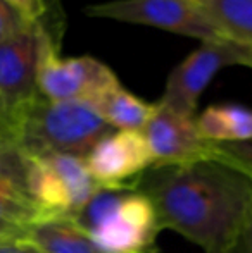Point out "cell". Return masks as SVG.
I'll return each instance as SVG.
<instances>
[{
  "instance_id": "obj_1",
  "label": "cell",
  "mask_w": 252,
  "mask_h": 253,
  "mask_svg": "<svg viewBox=\"0 0 252 253\" xmlns=\"http://www.w3.org/2000/svg\"><path fill=\"white\" fill-rule=\"evenodd\" d=\"M131 186L152 203L159 229L205 253H232L252 219V181L218 159L152 166Z\"/></svg>"
},
{
  "instance_id": "obj_2",
  "label": "cell",
  "mask_w": 252,
  "mask_h": 253,
  "mask_svg": "<svg viewBox=\"0 0 252 253\" xmlns=\"http://www.w3.org/2000/svg\"><path fill=\"white\" fill-rule=\"evenodd\" d=\"M112 131L88 102H50L42 95L10 121L14 145L28 155L64 153L85 159Z\"/></svg>"
},
{
  "instance_id": "obj_3",
  "label": "cell",
  "mask_w": 252,
  "mask_h": 253,
  "mask_svg": "<svg viewBox=\"0 0 252 253\" xmlns=\"http://www.w3.org/2000/svg\"><path fill=\"white\" fill-rule=\"evenodd\" d=\"M73 220L102 253H159L152 203L133 186H101Z\"/></svg>"
},
{
  "instance_id": "obj_4",
  "label": "cell",
  "mask_w": 252,
  "mask_h": 253,
  "mask_svg": "<svg viewBox=\"0 0 252 253\" xmlns=\"http://www.w3.org/2000/svg\"><path fill=\"white\" fill-rule=\"evenodd\" d=\"M24 184L30 200L40 212V219H73L74 213L101 188L81 157L64 153H24Z\"/></svg>"
},
{
  "instance_id": "obj_5",
  "label": "cell",
  "mask_w": 252,
  "mask_h": 253,
  "mask_svg": "<svg viewBox=\"0 0 252 253\" xmlns=\"http://www.w3.org/2000/svg\"><path fill=\"white\" fill-rule=\"evenodd\" d=\"M228 66L252 67V47L226 38L201 42V47L171 71L159 103L183 116L195 117L201 95L219 69Z\"/></svg>"
},
{
  "instance_id": "obj_6",
  "label": "cell",
  "mask_w": 252,
  "mask_h": 253,
  "mask_svg": "<svg viewBox=\"0 0 252 253\" xmlns=\"http://www.w3.org/2000/svg\"><path fill=\"white\" fill-rule=\"evenodd\" d=\"M47 37L40 23H30L0 43V116L9 129L10 121L40 95L37 78Z\"/></svg>"
},
{
  "instance_id": "obj_7",
  "label": "cell",
  "mask_w": 252,
  "mask_h": 253,
  "mask_svg": "<svg viewBox=\"0 0 252 253\" xmlns=\"http://www.w3.org/2000/svg\"><path fill=\"white\" fill-rule=\"evenodd\" d=\"M116 74L94 57H67L45 38L38 66V93L50 102H92L102 91L118 84Z\"/></svg>"
},
{
  "instance_id": "obj_8",
  "label": "cell",
  "mask_w": 252,
  "mask_h": 253,
  "mask_svg": "<svg viewBox=\"0 0 252 253\" xmlns=\"http://www.w3.org/2000/svg\"><path fill=\"white\" fill-rule=\"evenodd\" d=\"M87 14L101 19L159 28L201 42L223 38L192 0H109L90 5Z\"/></svg>"
},
{
  "instance_id": "obj_9",
  "label": "cell",
  "mask_w": 252,
  "mask_h": 253,
  "mask_svg": "<svg viewBox=\"0 0 252 253\" xmlns=\"http://www.w3.org/2000/svg\"><path fill=\"white\" fill-rule=\"evenodd\" d=\"M140 133L149 145L154 166L214 159V143L199 134L195 117L183 116L159 102Z\"/></svg>"
},
{
  "instance_id": "obj_10",
  "label": "cell",
  "mask_w": 252,
  "mask_h": 253,
  "mask_svg": "<svg viewBox=\"0 0 252 253\" xmlns=\"http://www.w3.org/2000/svg\"><path fill=\"white\" fill-rule=\"evenodd\" d=\"M85 162L99 186H130L142 172L154 166L140 131L114 129L90 150Z\"/></svg>"
},
{
  "instance_id": "obj_11",
  "label": "cell",
  "mask_w": 252,
  "mask_h": 253,
  "mask_svg": "<svg viewBox=\"0 0 252 253\" xmlns=\"http://www.w3.org/2000/svg\"><path fill=\"white\" fill-rule=\"evenodd\" d=\"M88 103L105 124L118 131H142L155 109V103L135 97L119 83Z\"/></svg>"
},
{
  "instance_id": "obj_12",
  "label": "cell",
  "mask_w": 252,
  "mask_h": 253,
  "mask_svg": "<svg viewBox=\"0 0 252 253\" xmlns=\"http://www.w3.org/2000/svg\"><path fill=\"white\" fill-rule=\"evenodd\" d=\"M26 238L44 253H102L94 240L67 217L35 220L28 227Z\"/></svg>"
},
{
  "instance_id": "obj_13",
  "label": "cell",
  "mask_w": 252,
  "mask_h": 253,
  "mask_svg": "<svg viewBox=\"0 0 252 253\" xmlns=\"http://www.w3.org/2000/svg\"><path fill=\"white\" fill-rule=\"evenodd\" d=\"M199 134L211 143H240L252 140V109L242 105H211L195 116Z\"/></svg>"
},
{
  "instance_id": "obj_14",
  "label": "cell",
  "mask_w": 252,
  "mask_h": 253,
  "mask_svg": "<svg viewBox=\"0 0 252 253\" xmlns=\"http://www.w3.org/2000/svg\"><path fill=\"white\" fill-rule=\"evenodd\" d=\"M223 38L252 47V0H192Z\"/></svg>"
},
{
  "instance_id": "obj_15",
  "label": "cell",
  "mask_w": 252,
  "mask_h": 253,
  "mask_svg": "<svg viewBox=\"0 0 252 253\" xmlns=\"http://www.w3.org/2000/svg\"><path fill=\"white\" fill-rule=\"evenodd\" d=\"M214 159L242 170L252 181V140L240 143H214Z\"/></svg>"
},
{
  "instance_id": "obj_16",
  "label": "cell",
  "mask_w": 252,
  "mask_h": 253,
  "mask_svg": "<svg viewBox=\"0 0 252 253\" xmlns=\"http://www.w3.org/2000/svg\"><path fill=\"white\" fill-rule=\"evenodd\" d=\"M28 24H30V21L24 19L9 3L0 0V43L5 42L7 38H10L12 35L19 33Z\"/></svg>"
},
{
  "instance_id": "obj_17",
  "label": "cell",
  "mask_w": 252,
  "mask_h": 253,
  "mask_svg": "<svg viewBox=\"0 0 252 253\" xmlns=\"http://www.w3.org/2000/svg\"><path fill=\"white\" fill-rule=\"evenodd\" d=\"M3 2L9 3L14 10H17L30 23H38V19L45 12L44 0H3Z\"/></svg>"
},
{
  "instance_id": "obj_18",
  "label": "cell",
  "mask_w": 252,
  "mask_h": 253,
  "mask_svg": "<svg viewBox=\"0 0 252 253\" xmlns=\"http://www.w3.org/2000/svg\"><path fill=\"white\" fill-rule=\"evenodd\" d=\"M0 253H44L28 238L0 240Z\"/></svg>"
},
{
  "instance_id": "obj_19",
  "label": "cell",
  "mask_w": 252,
  "mask_h": 253,
  "mask_svg": "<svg viewBox=\"0 0 252 253\" xmlns=\"http://www.w3.org/2000/svg\"><path fill=\"white\" fill-rule=\"evenodd\" d=\"M28 227L16 224L12 220H7L0 217V240H9V238H26Z\"/></svg>"
},
{
  "instance_id": "obj_20",
  "label": "cell",
  "mask_w": 252,
  "mask_h": 253,
  "mask_svg": "<svg viewBox=\"0 0 252 253\" xmlns=\"http://www.w3.org/2000/svg\"><path fill=\"white\" fill-rule=\"evenodd\" d=\"M232 253H252V219L246 226V229L242 231Z\"/></svg>"
},
{
  "instance_id": "obj_21",
  "label": "cell",
  "mask_w": 252,
  "mask_h": 253,
  "mask_svg": "<svg viewBox=\"0 0 252 253\" xmlns=\"http://www.w3.org/2000/svg\"><path fill=\"white\" fill-rule=\"evenodd\" d=\"M3 145H14V141L12 136H10L9 126H7V123L0 116V147H3Z\"/></svg>"
}]
</instances>
